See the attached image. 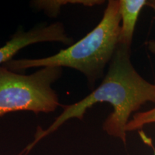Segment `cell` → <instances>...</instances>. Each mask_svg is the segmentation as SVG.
<instances>
[{
	"mask_svg": "<svg viewBox=\"0 0 155 155\" xmlns=\"http://www.w3.org/2000/svg\"><path fill=\"white\" fill-rule=\"evenodd\" d=\"M131 48L119 45L109 63L108 72L99 86L80 101L61 106L63 111L48 129L38 127L34 140L25 147L28 154L41 139L55 131L71 119L82 120L88 108L98 103L111 104L113 111L103 124L108 135L127 143L126 127L133 113L147 102L155 104V83L145 80L131 61Z\"/></svg>",
	"mask_w": 155,
	"mask_h": 155,
	"instance_id": "obj_1",
	"label": "cell"
},
{
	"mask_svg": "<svg viewBox=\"0 0 155 155\" xmlns=\"http://www.w3.org/2000/svg\"><path fill=\"white\" fill-rule=\"evenodd\" d=\"M119 0H109L100 22L79 41L55 55L39 59L11 60L2 65L15 72L32 68L68 67L86 76L89 88L104 75L118 45L121 28Z\"/></svg>",
	"mask_w": 155,
	"mask_h": 155,
	"instance_id": "obj_2",
	"label": "cell"
},
{
	"mask_svg": "<svg viewBox=\"0 0 155 155\" xmlns=\"http://www.w3.org/2000/svg\"><path fill=\"white\" fill-rule=\"evenodd\" d=\"M62 73L63 68L45 67L24 75L0 65V116L21 111H55L62 105L52 86Z\"/></svg>",
	"mask_w": 155,
	"mask_h": 155,
	"instance_id": "obj_3",
	"label": "cell"
},
{
	"mask_svg": "<svg viewBox=\"0 0 155 155\" xmlns=\"http://www.w3.org/2000/svg\"><path fill=\"white\" fill-rule=\"evenodd\" d=\"M44 42H58L71 46L73 44V39L68 35L61 22L50 25L42 23L27 32L20 28L5 45L0 48V65L12 60L22 48Z\"/></svg>",
	"mask_w": 155,
	"mask_h": 155,
	"instance_id": "obj_4",
	"label": "cell"
},
{
	"mask_svg": "<svg viewBox=\"0 0 155 155\" xmlns=\"http://www.w3.org/2000/svg\"><path fill=\"white\" fill-rule=\"evenodd\" d=\"M121 16V28L119 45L131 48L133 35L139 14L147 0H119Z\"/></svg>",
	"mask_w": 155,
	"mask_h": 155,
	"instance_id": "obj_5",
	"label": "cell"
},
{
	"mask_svg": "<svg viewBox=\"0 0 155 155\" xmlns=\"http://www.w3.org/2000/svg\"><path fill=\"white\" fill-rule=\"evenodd\" d=\"M104 1L101 0H50V1H32V5L39 10H44L50 17H57L62 6L71 5H82L87 7L101 5Z\"/></svg>",
	"mask_w": 155,
	"mask_h": 155,
	"instance_id": "obj_6",
	"label": "cell"
},
{
	"mask_svg": "<svg viewBox=\"0 0 155 155\" xmlns=\"http://www.w3.org/2000/svg\"><path fill=\"white\" fill-rule=\"evenodd\" d=\"M155 123V107L144 112H136L132 119L128 122L126 131H134L141 129L144 126Z\"/></svg>",
	"mask_w": 155,
	"mask_h": 155,
	"instance_id": "obj_7",
	"label": "cell"
},
{
	"mask_svg": "<svg viewBox=\"0 0 155 155\" xmlns=\"http://www.w3.org/2000/svg\"><path fill=\"white\" fill-rule=\"evenodd\" d=\"M147 6H150L155 12V1H149ZM147 47L150 52L155 54V40H150L147 42Z\"/></svg>",
	"mask_w": 155,
	"mask_h": 155,
	"instance_id": "obj_8",
	"label": "cell"
},
{
	"mask_svg": "<svg viewBox=\"0 0 155 155\" xmlns=\"http://www.w3.org/2000/svg\"><path fill=\"white\" fill-rule=\"evenodd\" d=\"M18 155H27V154H25V153H23V152H21V153H19Z\"/></svg>",
	"mask_w": 155,
	"mask_h": 155,
	"instance_id": "obj_9",
	"label": "cell"
},
{
	"mask_svg": "<svg viewBox=\"0 0 155 155\" xmlns=\"http://www.w3.org/2000/svg\"><path fill=\"white\" fill-rule=\"evenodd\" d=\"M154 155H155V152H154Z\"/></svg>",
	"mask_w": 155,
	"mask_h": 155,
	"instance_id": "obj_10",
	"label": "cell"
}]
</instances>
